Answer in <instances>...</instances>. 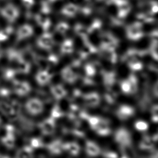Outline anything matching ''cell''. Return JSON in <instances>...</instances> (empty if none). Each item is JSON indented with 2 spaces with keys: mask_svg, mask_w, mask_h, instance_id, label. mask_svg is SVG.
I'll return each mask as SVG.
<instances>
[{
  "mask_svg": "<svg viewBox=\"0 0 158 158\" xmlns=\"http://www.w3.org/2000/svg\"><path fill=\"white\" fill-rule=\"evenodd\" d=\"M83 103L86 106L95 108L98 106L101 103V97L98 93L91 92L83 94Z\"/></svg>",
  "mask_w": 158,
  "mask_h": 158,
  "instance_id": "5b68a950",
  "label": "cell"
},
{
  "mask_svg": "<svg viewBox=\"0 0 158 158\" xmlns=\"http://www.w3.org/2000/svg\"><path fill=\"white\" fill-rule=\"evenodd\" d=\"M11 32V29L9 28H7L6 29L1 30L0 31V42L6 41V40L8 39L9 35L10 34Z\"/></svg>",
  "mask_w": 158,
  "mask_h": 158,
  "instance_id": "1f68e13d",
  "label": "cell"
},
{
  "mask_svg": "<svg viewBox=\"0 0 158 158\" xmlns=\"http://www.w3.org/2000/svg\"><path fill=\"white\" fill-rule=\"evenodd\" d=\"M33 34L31 27L27 23L22 24L17 28L16 35L18 41H22L30 37Z\"/></svg>",
  "mask_w": 158,
  "mask_h": 158,
  "instance_id": "9c48e42d",
  "label": "cell"
},
{
  "mask_svg": "<svg viewBox=\"0 0 158 158\" xmlns=\"http://www.w3.org/2000/svg\"><path fill=\"white\" fill-rule=\"evenodd\" d=\"M44 104L42 101L38 98H31L26 103V108L31 115H37L43 112Z\"/></svg>",
  "mask_w": 158,
  "mask_h": 158,
  "instance_id": "277c9868",
  "label": "cell"
},
{
  "mask_svg": "<svg viewBox=\"0 0 158 158\" xmlns=\"http://www.w3.org/2000/svg\"><path fill=\"white\" fill-rule=\"evenodd\" d=\"M2 49H1V48L0 47V58L1 57V56H2Z\"/></svg>",
  "mask_w": 158,
  "mask_h": 158,
  "instance_id": "e575fe53",
  "label": "cell"
},
{
  "mask_svg": "<svg viewBox=\"0 0 158 158\" xmlns=\"http://www.w3.org/2000/svg\"><path fill=\"white\" fill-rule=\"evenodd\" d=\"M103 156L106 158H117L118 155L116 153L112 151H107L103 153Z\"/></svg>",
  "mask_w": 158,
  "mask_h": 158,
  "instance_id": "d6a6232c",
  "label": "cell"
},
{
  "mask_svg": "<svg viewBox=\"0 0 158 158\" xmlns=\"http://www.w3.org/2000/svg\"><path fill=\"white\" fill-rule=\"evenodd\" d=\"M127 79L130 81L131 88V94H135L139 89V79L133 73H131Z\"/></svg>",
  "mask_w": 158,
  "mask_h": 158,
  "instance_id": "ffe728a7",
  "label": "cell"
},
{
  "mask_svg": "<svg viewBox=\"0 0 158 158\" xmlns=\"http://www.w3.org/2000/svg\"><path fill=\"white\" fill-rule=\"evenodd\" d=\"M120 152L124 158H135L137 156V153L132 143L125 145L119 146Z\"/></svg>",
  "mask_w": 158,
  "mask_h": 158,
  "instance_id": "ac0fdd59",
  "label": "cell"
},
{
  "mask_svg": "<svg viewBox=\"0 0 158 158\" xmlns=\"http://www.w3.org/2000/svg\"><path fill=\"white\" fill-rule=\"evenodd\" d=\"M127 64L128 68L132 71V73L140 71L143 69V64L140 60L135 59L131 60L130 61L127 62Z\"/></svg>",
  "mask_w": 158,
  "mask_h": 158,
  "instance_id": "d6986e66",
  "label": "cell"
},
{
  "mask_svg": "<svg viewBox=\"0 0 158 158\" xmlns=\"http://www.w3.org/2000/svg\"><path fill=\"white\" fill-rule=\"evenodd\" d=\"M31 147L26 146L19 150L16 153V157L19 158L32 157L33 150Z\"/></svg>",
  "mask_w": 158,
  "mask_h": 158,
  "instance_id": "7402d4cb",
  "label": "cell"
},
{
  "mask_svg": "<svg viewBox=\"0 0 158 158\" xmlns=\"http://www.w3.org/2000/svg\"><path fill=\"white\" fill-rule=\"evenodd\" d=\"M120 88L122 92L126 94H131V88L128 79H123L120 82Z\"/></svg>",
  "mask_w": 158,
  "mask_h": 158,
  "instance_id": "83f0119b",
  "label": "cell"
},
{
  "mask_svg": "<svg viewBox=\"0 0 158 158\" xmlns=\"http://www.w3.org/2000/svg\"><path fill=\"white\" fill-rule=\"evenodd\" d=\"M62 79L66 83L73 84L79 78L78 73L75 70V67L71 65L64 67L60 71Z\"/></svg>",
  "mask_w": 158,
  "mask_h": 158,
  "instance_id": "7a4b0ae2",
  "label": "cell"
},
{
  "mask_svg": "<svg viewBox=\"0 0 158 158\" xmlns=\"http://www.w3.org/2000/svg\"><path fill=\"white\" fill-rule=\"evenodd\" d=\"M50 92L53 98L57 101H60L66 97L68 91L64 86L60 84H54L50 87Z\"/></svg>",
  "mask_w": 158,
  "mask_h": 158,
  "instance_id": "30bf717a",
  "label": "cell"
},
{
  "mask_svg": "<svg viewBox=\"0 0 158 158\" xmlns=\"http://www.w3.org/2000/svg\"><path fill=\"white\" fill-rule=\"evenodd\" d=\"M92 130L94 131L97 135L103 137L107 136L111 133L110 122L108 120L104 118L101 117L98 124Z\"/></svg>",
  "mask_w": 158,
  "mask_h": 158,
  "instance_id": "52a82bcc",
  "label": "cell"
},
{
  "mask_svg": "<svg viewBox=\"0 0 158 158\" xmlns=\"http://www.w3.org/2000/svg\"><path fill=\"white\" fill-rule=\"evenodd\" d=\"M52 76L49 70H41L37 73L36 79L40 85H47L51 81Z\"/></svg>",
  "mask_w": 158,
  "mask_h": 158,
  "instance_id": "9a60e30c",
  "label": "cell"
},
{
  "mask_svg": "<svg viewBox=\"0 0 158 158\" xmlns=\"http://www.w3.org/2000/svg\"><path fill=\"white\" fill-rule=\"evenodd\" d=\"M30 70V63L22 60L16 67V71L23 73H28Z\"/></svg>",
  "mask_w": 158,
  "mask_h": 158,
  "instance_id": "484cf974",
  "label": "cell"
},
{
  "mask_svg": "<svg viewBox=\"0 0 158 158\" xmlns=\"http://www.w3.org/2000/svg\"><path fill=\"white\" fill-rule=\"evenodd\" d=\"M85 151L88 156H98L101 153V148L97 143L91 140H86L85 145Z\"/></svg>",
  "mask_w": 158,
  "mask_h": 158,
  "instance_id": "7c38bea8",
  "label": "cell"
},
{
  "mask_svg": "<svg viewBox=\"0 0 158 158\" xmlns=\"http://www.w3.org/2000/svg\"><path fill=\"white\" fill-rule=\"evenodd\" d=\"M63 151L67 152L72 156H77L81 152V148L79 144L75 142H67L63 144Z\"/></svg>",
  "mask_w": 158,
  "mask_h": 158,
  "instance_id": "2e32d148",
  "label": "cell"
},
{
  "mask_svg": "<svg viewBox=\"0 0 158 158\" xmlns=\"http://www.w3.org/2000/svg\"><path fill=\"white\" fill-rule=\"evenodd\" d=\"M135 114V109L130 105H120L116 111V114L119 119L126 120L132 117Z\"/></svg>",
  "mask_w": 158,
  "mask_h": 158,
  "instance_id": "ba28073f",
  "label": "cell"
},
{
  "mask_svg": "<svg viewBox=\"0 0 158 158\" xmlns=\"http://www.w3.org/2000/svg\"><path fill=\"white\" fill-rule=\"evenodd\" d=\"M135 128L139 132H145L148 131L149 125L147 122L143 120H138L135 123Z\"/></svg>",
  "mask_w": 158,
  "mask_h": 158,
  "instance_id": "f546056e",
  "label": "cell"
},
{
  "mask_svg": "<svg viewBox=\"0 0 158 158\" xmlns=\"http://www.w3.org/2000/svg\"><path fill=\"white\" fill-rule=\"evenodd\" d=\"M41 132L44 135H51L55 132L56 128V119L52 117L44 120L39 124Z\"/></svg>",
  "mask_w": 158,
  "mask_h": 158,
  "instance_id": "8992f818",
  "label": "cell"
},
{
  "mask_svg": "<svg viewBox=\"0 0 158 158\" xmlns=\"http://www.w3.org/2000/svg\"><path fill=\"white\" fill-rule=\"evenodd\" d=\"M0 16L6 23L12 24L19 19L21 10L14 3H8L0 8Z\"/></svg>",
  "mask_w": 158,
  "mask_h": 158,
  "instance_id": "6da1fadb",
  "label": "cell"
},
{
  "mask_svg": "<svg viewBox=\"0 0 158 158\" xmlns=\"http://www.w3.org/2000/svg\"><path fill=\"white\" fill-rule=\"evenodd\" d=\"M64 114V112L60 105H58L57 104L54 105L51 112V117L52 118L56 120L63 117Z\"/></svg>",
  "mask_w": 158,
  "mask_h": 158,
  "instance_id": "4316f807",
  "label": "cell"
},
{
  "mask_svg": "<svg viewBox=\"0 0 158 158\" xmlns=\"http://www.w3.org/2000/svg\"><path fill=\"white\" fill-rule=\"evenodd\" d=\"M38 45L43 49L50 50L52 49V42L50 38L48 37H42L39 39Z\"/></svg>",
  "mask_w": 158,
  "mask_h": 158,
  "instance_id": "603a6c76",
  "label": "cell"
},
{
  "mask_svg": "<svg viewBox=\"0 0 158 158\" xmlns=\"http://www.w3.org/2000/svg\"><path fill=\"white\" fill-rule=\"evenodd\" d=\"M84 72L86 77L91 78L94 77L97 73L96 66L92 63H88L85 65L84 68Z\"/></svg>",
  "mask_w": 158,
  "mask_h": 158,
  "instance_id": "cb8c5ba5",
  "label": "cell"
},
{
  "mask_svg": "<svg viewBox=\"0 0 158 158\" xmlns=\"http://www.w3.org/2000/svg\"><path fill=\"white\" fill-rule=\"evenodd\" d=\"M60 52L63 55H71L73 52V47L70 41H66L61 47Z\"/></svg>",
  "mask_w": 158,
  "mask_h": 158,
  "instance_id": "d4e9b609",
  "label": "cell"
},
{
  "mask_svg": "<svg viewBox=\"0 0 158 158\" xmlns=\"http://www.w3.org/2000/svg\"><path fill=\"white\" fill-rule=\"evenodd\" d=\"M63 143L61 140L55 139L47 145V148L50 154L54 156H58L63 152Z\"/></svg>",
  "mask_w": 158,
  "mask_h": 158,
  "instance_id": "5bb4252c",
  "label": "cell"
},
{
  "mask_svg": "<svg viewBox=\"0 0 158 158\" xmlns=\"http://www.w3.org/2000/svg\"><path fill=\"white\" fill-rule=\"evenodd\" d=\"M153 94L156 98L158 97V81H156V84H154V88H153Z\"/></svg>",
  "mask_w": 158,
  "mask_h": 158,
  "instance_id": "836d02e7",
  "label": "cell"
},
{
  "mask_svg": "<svg viewBox=\"0 0 158 158\" xmlns=\"http://www.w3.org/2000/svg\"><path fill=\"white\" fill-rule=\"evenodd\" d=\"M31 147L32 148H42L44 146L43 141L40 138H34L31 140L30 141Z\"/></svg>",
  "mask_w": 158,
  "mask_h": 158,
  "instance_id": "4dcf8cb0",
  "label": "cell"
},
{
  "mask_svg": "<svg viewBox=\"0 0 158 158\" xmlns=\"http://www.w3.org/2000/svg\"><path fill=\"white\" fill-rule=\"evenodd\" d=\"M0 111L7 116H11L15 113L14 107L4 102H0Z\"/></svg>",
  "mask_w": 158,
  "mask_h": 158,
  "instance_id": "44dd1931",
  "label": "cell"
},
{
  "mask_svg": "<svg viewBox=\"0 0 158 158\" xmlns=\"http://www.w3.org/2000/svg\"><path fill=\"white\" fill-rule=\"evenodd\" d=\"M2 142L6 148H12L15 145V138L14 135L7 134L6 137L2 139Z\"/></svg>",
  "mask_w": 158,
  "mask_h": 158,
  "instance_id": "f1b7e54d",
  "label": "cell"
},
{
  "mask_svg": "<svg viewBox=\"0 0 158 158\" xmlns=\"http://www.w3.org/2000/svg\"><path fill=\"white\" fill-rule=\"evenodd\" d=\"M154 143L155 141L152 137L148 135H144L139 143V148L140 150L143 151L153 150L154 148Z\"/></svg>",
  "mask_w": 158,
  "mask_h": 158,
  "instance_id": "e0dca14e",
  "label": "cell"
},
{
  "mask_svg": "<svg viewBox=\"0 0 158 158\" xmlns=\"http://www.w3.org/2000/svg\"><path fill=\"white\" fill-rule=\"evenodd\" d=\"M103 83L107 90L112 89L117 81V76L113 71H102Z\"/></svg>",
  "mask_w": 158,
  "mask_h": 158,
  "instance_id": "8fae6325",
  "label": "cell"
},
{
  "mask_svg": "<svg viewBox=\"0 0 158 158\" xmlns=\"http://www.w3.org/2000/svg\"><path fill=\"white\" fill-rule=\"evenodd\" d=\"M14 86L15 92L19 96H25L31 91V86L26 81H14Z\"/></svg>",
  "mask_w": 158,
  "mask_h": 158,
  "instance_id": "4fadbf2b",
  "label": "cell"
},
{
  "mask_svg": "<svg viewBox=\"0 0 158 158\" xmlns=\"http://www.w3.org/2000/svg\"><path fill=\"white\" fill-rule=\"evenodd\" d=\"M114 140L119 146L132 143V138L131 133L124 127L118 129L114 133Z\"/></svg>",
  "mask_w": 158,
  "mask_h": 158,
  "instance_id": "3957f363",
  "label": "cell"
}]
</instances>
